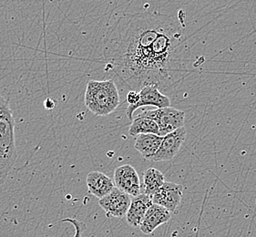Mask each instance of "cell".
Returning a JSON list of instances; mask_svg holds the SVG:
<instances>
[{
	"label": "cell",
	"instance_id": "obj_1",
	"mask_svg": "<svg viewBox=\"0 0 256 237\" xmlns=\"http://www.w3.org/2000/svg\"><path fill=\"white\" fill-rule=\"evenodd\" d=\"M172 35L147 14L124 15L108 34L104 56L107 68L130 90L154 84L165 74L174 52Z\"/></svg>",
	"mask_w": 256,
	"mask_h": 237
},
{
	"label": "cell",
	"instance_id": "obj_2",
	"mask_svg": "<svg viewBox=\"0 0 256 237\" xmlns=\"http://www.w3.org/2000/svg\"><path fill=\"white\" fill-rule=\"evenodd\" d=\"M85 106L97 116H107L112 114L120 104V96L115 82L94 80L87 83L85 92Z\"/></svg>",
	"mask_w": 256,
	"mask_h": 237
},
{
	"label": "cell",
	"instance_id": "obj_3",
	"mask_svg": "<svg viewBox=\"0 0 256 237\" xmlns=\"http://www.w3.org/2000/svg\"><path fill=\"white\" fill-rule=\"evenodd\" d=\"M16 159L15 118L8 100L0 95V174L6 178Z\"/></svg>",
	"mask_w": 256,
	"mask_h": 237
},
{
	"label": "cell",
	"instance_id": "obj_4",
	"mask_svg": "<svg viewBox=\"0 0 256 237\" xmlns=\"http://www.w3.org/2000/svg\"><path fill=\"white\" fill-rule=\"evenodd\" d=\"M138 116L150 118L156 122L159 127V135L164 137L165 135L174 132L179 128L184 127V112L174 107L156 108L147 110Z\"/></svg>",
	"mask_w": 256,
	"mask_h": 237
},
{
	"label": "cell",
	"instance_id": "obj_5",
	"mask_svg": "<svg viewBox=\"0 0 256 237\" xmlns=\"http://www.w3.org/2000/svg\"><path fill=\"white\" fill-rule=\"evenodd\" d=\"M140 100L138 104L134 106H128L126 110V115L130 120H134V112L138 108L146 106H154L157 108H166L170 106L169 97L160 92L157 85L148 84L138 90Z\"/></svg>",
	"mask_w": 256,
	"mask_h": 237
},
{
	"label": "cell",
	"instance_id": "obj_6",
	"mask_svg": "<svg viewBox=\"0 0 256 237\" xmlns=\"http://www.w3.org/2000/svg\"><path fill=\"white\" fill-rule=\"evenodd\" d=\"M130 202V196L120 191L117 187H114L112 191L100 199L98 204L108 218H122L126 216Z\"/></svg>",
	"mask_w": 256,
	"mask_h": 237
},
{
	"label": "cell",
	"instance_id": "obj_7",
	"mask_svg": "<svg viewBox=\"0 0 256 237\" xmlns=\"http://www.w3.org/2000/svg\"><path fill=\"white\" fill-rule=\"evenodd\" d=\"M187 132L185 127H182L162 137L159 149L154 155V162H166L172 160L179 152L180 147L186 140Z\"/></svg>",
	"mask_w": 256,
	"mask_h": 237
},
{
	"label": "cell",
	"instance_id": "obj_8",
	"mask_svg": "<svg viewBox=\"0 0 256 237\" xmlns=\"http://www.w3.org/2000/svg\"><path fill=\"white\" fill-rule=\"evenodd\" d=\"M114 184L130 196L140 194V180L137 170L130 164L122 165L114 172Z\"/></svg>",
	"mask_w": 256,
	"mask_h": 237
},
{
	"label": "cell",
	"instance_id": "obj_9",
	"mask_svg": "<svg viewBox=\"0 0 256 237\" xmlns=\"http://www.w3.org/2000/svg\"><path fill=\"white\" fill-rule=\"evenodd\" d=\"M182 192V186L172 182H165L159 190L152 196V204L164 207L172 212L179 206Z\"/></svg>",
	"mask_w": 256,
	"mask_h": 237
},
{
	"label": "cell",
	"instance_id": "obj_10",
	"mask_svg": "<svg viewBox=\"0 0 256 237\" xmlns=\"http://www.w3.org/2000/svg\"><path fill=\"white\" fill-rule=\"evenodd\" d=\"M172 218V212L167 210L166 208L152 204L146 214L144 216L142 222L140 226V230L144 232V234H150L154 232L156 228L160 226L169 222Z\"/></svg>",
	"mask_w": 256,
	"mask_h": 237
},
{
	"label": "cell",
	"instance_id": "obj_11",
	"mask_svg": "<svg viewBox=\"0 0 256 237\" xmlns=\"http://www.w3.org/2000/svg\"><path fill=\"white\" fill-rule=\"evenodd\" d=\"M152 204V198L145 194H140L134 197L126 214V219L128 224L132 227L140 226L146 214V212L148 211Z\"/></svg>",
	"mask_w": 256,
	"mask_h": 237
},
{
	"label": "cell",
	"instance_id": "obj_12",
	"mask_svg": "<svg viewBox=\"0 0 256 237\" xmlns=\"http://www.w3.org/2000/svg\"><path fill=\"white\" fill-rule=\"evenodd\" d=\"M86 182L88 192L98 199L107 196L115 187L112 179L100 172H90L88 174Z\"/></svg>",
	"mask_w": 256,
	"mask_h": 237
},
{
	"label": "cell",
	"instance_id": "obj_13",
	"mask_svg": "<svg viewBox=\"0 0 256 237\" xmlns=\"http://www.w3.org/2000/svg\"><path fill=\"white\" fill-rule=\"evenodd\" d=\"M162 140V137L157 134H140L136 136L134 147L144 158L152 160L159 149Z\"/></svg>",
	"mask_w": 256,
	"mask_h": 237
},
{
	"label": "cell",
	"instance_id": "obj_14",
	"mask_svg": "<svg viewBox=\"0 0 256 237\" xmlns=\"http://www.w3.org/2000/svg\"><path fill=\"white\" fill-rule=\"evenodd\" d=\"M164 182L165 177L162 172L155 168H148L144 174V194L152 198Z\"/></svg>",
	"mask_w": 256,
	"mask_h": 237
},
{
	"label": "cell",
	"instance_id": "obj_15",
	"mask_svg": "<svg viewBox=\"0 0 256 237\" xmlns=\"http://www.w3.org/2000/svg\"><path fill=\"white\" fill-rule=\"evenodd\" d=\"M128 134L134 137L140 134H157L159 135V127L152 120L138 116L132 120V124L128 129Z\"/></svg>",
	"mask_w": 256,
	"mask_h": 237
},
{
	"label": "cell",
	"instance_id": "obj_16",
	"mask_svg": "<svg viewBox=\"0 0 256 237\" xmlns=\"http://www.w3.org/2000/svg\"><path fill=\"white\" fill-rule=\"evenodd\" d=\"M62 222H72V226L75 227V234L73 237H82V232H84V230L86 229V226L83 222L78 221L75 218H66V219H63Z\"/></svg>",
	"mask_w": 256,
	"mask_h": 237
},
{
	"label": "cell",
	"instance_id": "obj_17",
	"mask_svg": "<svg viewBox=\"0 0 256 237\" xmlns=\"http://www.w3.org/2000/svg\"><path fill=\"white\" fill-rule=\"evenodd\" d=\"M138 100H140V93L136 90H130L127 97H126V100L128 102V106H134L138 104Z\"/></svg>",
	"mask_w": 256,
	"mask_h": 237
},
{
	"label": "cell",
	"instance_id": "obj_18",
	"mask_svg": "<svg viewBox=\"0 0 256 237\" xmlns=\"http://www.w3.org/2000/svg\"><path fill=\"white\" fill-rule=\"evenodd\" d=\"M44 105L46 110H53L56 106V102L52 98H46L44 102Z\"/></svg>",
	"mask_w": 256,
	"mask_h": 237
},
{
	"label": "cell",
	"instance_id": "obj_19",
	"mask_svg": "<svg viewBox=\"0 0 256 237\" xmlns=\"http://www.w3.org/2000/svg\"><path fill=\"white\" fill-rule=\"evenodd\" d=\"M5 177H4V176H1V174H0V184H3V182H4V180H5Z\"/></svg>",
	"mask_w": 256,
	"mask_h": 237
}]
</instances>
